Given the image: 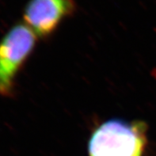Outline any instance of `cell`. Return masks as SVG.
Listing matches in <instances>:
<instances>
[{"instance_id": "7a4b0ae2", "label": "cell", "mask_w": 156, "mask_h": 156, "mask_svg": "<svg viewBox=\"0 0 156 156\" xmlns=\"http://www.w3.org/2000/svg\"><path fill=\"white\" fill-rule=\"evenodd\" d=\"M36 43L37 35L25 22L12 26L0 41V95L14 93L16 77Z\"/></svg>"}, {"instance_id": "6da1fadb", "label": "cell", "mask_w": 156, "mask_h": 156, "mask_svg": "<svg viewBox=\"0 0 156 156\" xmlns=\"http://www.w3.org/2000/svg\"><path fill=\"white\" fill-rule=\"evenodd\" d=\"M147 131L143 121L109 120L91 135L89 156H142L147 143Z\"/></svg>"}, {"instance_id": "3957f363", "label": "cell", "mask_w": 156, "mask_h": 156, "mask_svg": "<svg viewBox=\"0 0 156 156\" xmlns=\"http://www.w3.org/2000/svg\"><path fill=\"white\" fill-rule=\"evenodd\" d=\"M75 0H29L24 8V22L41 37L53 34L59 25L74 14Z\"/></svg>"}]
</instances>
